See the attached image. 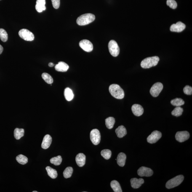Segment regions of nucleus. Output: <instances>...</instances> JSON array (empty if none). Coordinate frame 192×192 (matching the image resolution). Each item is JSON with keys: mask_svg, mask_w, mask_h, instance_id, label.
<instances>
[{"mask_svg": "<svg viewBox=\"0 0 192 192\" xmlns=\"http://www.w3.org/2000/svg\"><path fill=\"white\" fill-rule=\"evenodd\" d=\"M86 156L84 154L79 153L77 155L76 161L77 165L79 167H82L86 163Z\"/></svg>", "mask_w": 192, "mask_h": 192, "instance_id": "dca6fc26", "label": "nucleus"}, {"mask_svg": "<svg viewBox=\"0 0 192 192\" xmlns=\"http://www.w3.org/2000/svg\"><path fill=\"white\" fill-rule=\"evenodd\" d=\"M46 170L47 172L48 175L51 178L54 179L57 177V173L55 169H53L50 166H48L46 168Z\"/></svg>", "mask_w": 192, "mask_h": 192, "instance_id": "b1692460", "label": "nucleus"}, {"mask_svg": "<svg viewBox=\"0 0 192 192\" xmlns=\"http://www.w3.org/2000/svg\"><path fill=\"white\" fill-rule=\"evenodd\" d=\"M45 0H37L35 9L38 12L41 13L46 9Z\"/></svg>", "mask_w": 192, "mask_h": 192, "instance_id": "a211bd4d", "label": "nucleus"}, {"mask_svg": "<svg viewBox=\"0 0 192 192\" xmlns=\"http://www.w3.org/2000/svg\"><path fill=\"white\" fill-rule=\"evenodd\" d=\"M73 173V169L71 167H68L66 168L64 171L63 174L64 177L65 178H70L71 177Z\"/></svg>", "mask_w": 192, "mask_h": 192, "instance_id": "7c9ffc66", "label": "nucleus"}, {"mask_svg": "<svg viewBox=\"0 0 192 192\" xmlns=\"http://www.w3.org/2000/svg\"><path fill=\"white\" fill-rule=\"evenodd\" d=\"M109 51L110 54L113 57H117L120 53V48L117 43L113 40H111L108 44Z\"/></svg>", "mask_w": 192, "mask_h": 192, "instance_id": "39448f33", "label": "nucleus"}, {"mask_svg": "<svg viewBox=\"0 0 192 192\" xmlns=\"http://www.w3.org/2000/svg\"><path fill=\"white\" fill-rule=\"evenodd\" d=\"M50 161L51 163L53 164L54 165H60L62 161V157L60 156L54 157L51 159Z\"/></svg>", "mask_w": 192, "mask_h": 192, "instance_id": "c756f323", "label": "nucleus"}, {"mask_svg": "<svg viewBox=\"0 0 192 192\" xmlns=\"http://www.w3.org/2000/svg\"><path fill=\"white\" fill-rule=\"evenodd\" d=\"M0 39L3 42H6L8 40V33L6 30L0 28Z\"/></svg>", "mask_w": 192, "mask_h": 192, "instance_id": "2f4dec72", "label": "nucleus"}, {"mask_svg": "<svg viewBox=\"0 0 192 192\" xmlns=\"http://www.w3.org/2000/svg\"><path fill=\"white\" fill-rule=\"evenodd\" d=\"M64 95L65 99L68 101H70L72 100L74 96L72 91L69 88H67L65 89Z\"/></svg>", "mask_w": 192, "mask_h": 192, "instance_id": "4be33fe9", "label": "nucleus"}, {"mask_svg": "<svg viewBox=\"0 0 192 192\" xmlns=\"http://www.w3.org/2000/svg\"><path fill=\"white\" fill-rule=\"evenodd\" d=\"M159 61L158 56H153L144 59L141 62V66L143 68H150L152 67L156 66Z\"/></svg>", "mask_w": 192, "mask_h": 192, "instance_id": "7ed1b4c3", "label": "nucleus"}, {"mask_svg": "<svg viewBox=\"0 0 192 192\" xmlns=\"http://www.w3.org/2000/svg\"><path fill=\"white\" fill-rule=\"evenodd\" d=\"M115 132L117 136L119 138H122L125 136L127 134V131L124 126H119L115 130Z\"/></svg>", "mask_w": 192, "mask_h": 192, "instance_id": "aec40b11", "label": "nucleus"}, {"mask_svg": "<svg viewBox=\"0 0 192 192\" xmlns=\"http://www.w3.org/2000/svg\"><path fill=\"white\" fill-rule=\"evenodd\" d=\"M79 45L80 47L86 52H90L93 49L92 43L88 40H82L80 42Z\"/></svg>", "mask_w": 192, "mask_h": 192, "instance_id": "9d476101", "label": "nucleus"}, {"mask_svg": "<svg viewBox=\"0 0 192 192\" xmlns=\"http://www.w3.org/2000/svg\"><path fill=\"white\" fill-rule=\"evenodd\" d=\"M33 192H38V191H33Z\"/></svg>", "mask_w": 192, "mask_h": 192, "instance_id": "ea45409f", "label": "nucleus"}, {"mask_svg": "<svg viewBox=\"0 0 192 192\" xmlns=\"http://www.w3.org/2000/svg\"><path fill=\"white\" fill-rule=\"evenodd\" d=\"M131 186L134 189H138L144 183V180L143 179H138L136 178H132L130 180Z\"/></svg>", "mask_w": 192, "mask_h": 192, "instance_id": "f3484780", "label": "nucleus"}, {"mask_svg": "<svg viewBox=\"0 0 192 192\" xmlns=\"http://www.w3.org/2000/svg\"><path fill=\"white\" fill-rule=\"evenodd\" d=\"M3 51V48L2 47V46L1 45H0V54H2Z\"/></svg>", "mask_w": 192, "mask_h": 192, "instance_id": "4c0bfd02", "label": "nucleus"}, {"mask_svg": "<svg viewBox=\"0 0 192 192\" xmlns=\"http://www.w3.org/2000/svg\"><path fill=\"white\" fill-rule=\"evenodd\" d=\"M190 137V134L187 131H179L175 134V138L177 141L183 142L188 140Z\"/></svg>", "mask_w": 192, "mask_h": 192, "instance_id": "9b49d317", "label": "nucleus"}, {"mask_svg": "<svg viewBox=\"0 0 192 192\" xmlns=\"http://www.w3.org/2000/svg\"><path fill=\"white\" fill-rule=\"evenodd\" d=\"M109 91L111 95L115 98L121 99L124 98V91L118 85H111L109 88Z\"/></svg>", "mask_w": 192, "mask_h": 192, "instance_id": "f257e3e1", "label": "nucleus"}, {"mask_svg": "<svg viewBox=\"0 0 192 192\" xmlns=\"http://www.w3.org/2000/svg\"><path fill=\"white\" fill-rule=\"evenodd\" d=\"M184 179V177L182 175L176 176L170 180L168 181L166 184V187L168 189H170L178 186L181 184Z\"/></svg>", "mask_w": 192, "mask_h": 192, "instance_id": "20e7f679", "label": "nucleus"}, {"mask_svg": "<svg viewBox=\"0 0 192 192\" xmlns=\"http://www.w3.org/2000/svg\"><path fill=\"white\" fill-rule=\"evenodd\" d=\"M131 109L133 114L136 116H140L143 114V108L140 105L135 104L133 105Z\"/></svg>", "mask_w": 192, "mask_h": 192, "instance_id": "4468645a", "label": "nucleus"}, {"mask_svg": "<svg viewBox=\"0 0 192 192\" xmlns=\"http://www.w3.org/2000/svg\"><path fill=\"white\" fill-rule=\"evenodd\" d=\"M126 159V156L125 153H120L118 154L116 159L118 166L121 167L124 166L125 164Z\"/></svg>", "mask_w": 192, "mask_h": 192, "instance_id": "412c9836", "label": "nucleus"}, {"mask_svg": "<svg viewBox=\"0 0 192 192\" xmlns=\"http://www.w3.org/2000/svg\"><path fill=\"white\" fill-rule=\"evenodd\" d=\"M171 104L174 106H180L183 105L185 103V102L181 98H177L171 101Z\"/></svg>", "mask_w": 192, "mask_h": 192, "instance_id": "cd10ccee", "label": "nucleus"}, {"mask_svg": "<svg viewBox=\"0 0 192 192\" xmlns=\"http://www.w3.org/2000/svg\"><path fill=\"white\" fill-rule=\"evenodd\" d=\"M184 93L186 95H191L192 94V88L191 86H186L183 89Z\"/></svg>", "mask_w": 192, "mask_h": 192, "instance_id": "c9c22d12", "label": "nucleus"}, {"mask_svg": "<svg viewBox=\"0 0 192 192\" xmlns=\"http://www.w3.org/2000/svg\"><path fill=\"white\" fill-rule=\"evenodd\" d=\"M137 173L141 177H150L153 175V172L150 168L142 166L138 170Z\"/></svg>", "mask_w": 192, "mask_h": 192, "instance_id": "f8f14e48", "label": "nucleus"}, {"mask_svg": "<svg viewBox=\"0 0 192 192\" xmlns=\"http://www.w3.org/2000/svg\"><path fill=\"white\" fill-rule=\"evenodd\" d=\"M17 161L20 164L22 165L26 164L28 162V158L22 154H20L16 158Z\"/></svg>", "mask_w": 192, "mask_h": 192, "instance_id": "bb28decb", "label": "nucleus"}, {"mask_svg": "<svg viewBox=\"0 0 192 192\" xmlns=\"http://www.w3.org/2000/svg\"><path fill=\"white\" fill-rule=\"evenodd\" d=\"M183 109L180 106H177L172 112V114L174 116L178 117L182 114Z\"/></svg>", "mask_w": 192, "mask_h": 192, "instance_id": "72a5a7b5", "label": "nucleus"}, {"mask_svg": "<svg viewBox=\"0 0 192 192\" xmlns=\"http://www.w3.org/2000/svg\"><path fill=\"white\" fill-rule=\"evenodd\" d=\"M186 28V25L184 24L182 22H179L176 24H173L170 28V30L172 32L180 33L183 31Z\"/></svg>", "mask_w": 192, "mask_h": 192, "instance_id": "ddd939ff", "label": "nucleus"}, {"mask_svg": "<svg viewBox=\"0 0 192 192\" xmlns=\"http://www.w3.org/2000/svg\"><path fill=\"white\" fill-rule=\"evenodd\" d=\"M69 67L68 65L63 62H60L55 65V69L58 72H65L68 70Z\"/></svg>", "mask_w": 192, "mask_h": 192, "instance_id": "6ab92c4d", "label": "nucleus"}, {"mask_svg": "<svg viewBox=\"0 0 192 192\" xmlns=\"http://www.w3.org/2000/svg\"><path fill=\"white\" fill-rule=\"evenodd\" d=\"M19 36L26 41H32L34 39L33 33L26 29H22L19 32Z\"/></svg>", "mask_w": 192, "mask_h": 192, "instance_id": "423d86ee", "label": "nucleus"}, {"mask_svg": "<svg viewBox=\"0 0 192 192\" xmlns=\"http://www.w3.org/2000/svg\"><path fill=\"white\" fill-rule=\"evenodd\" d=\"M101 154L104 159L108 160L111 158V150L108 149L104 150L101 152Z\"/></svg>", "mask_w": 192, "mask_h": 192, "instance_id": "473e14b6", "label": "nucleus"}, {"mask_svg": "<svg viewBox=\"0 0 192 192\" xmlns=\"http://www.w3.org/2000/svg\"><path fill=\"white\" fill-rule=\"evenodd\" d=\"M52 142V138L49 134L45 136L41 144V147L44 149H47L50 147Z\"/></svg>", "mask_w": 192, "mask_h": 192, "instance_id": "2eb2a0df", "label": "nucleus"}, {"mask_svg": "<svg viewBox=\"0 0 192 192\" xmlns=\"http://www.w3.org/2000/svg\"><path fill=\"white\" fill-rule=\"evenodd\" d=\"M95 19V16L94 14L91 13L84 14L78 17L77 20V23L80 26L86 25L93 22Z\"/></svg>", "mask_w": 192, "mask_h": 192, "instance_id": "f03ea898", "label": "nucleus"}, {"mask_svg": "<svg viewBox=\"0 0 192 192\" xmlns=\"http://www.w3.org/2000/svg\"><path fill=\"white\" fill-rule=\"evenodd\" d=\"M51 1H52L53 6L54 8L58 9L60 6V0H51Z\"/></svg>", "mask_w": 192, "mask_h": 192, "instance_id": "e433bc0d", "label": "nucleus"}, {"mask_svg": "<svg viewBox=\"0 0 192 192\" xmlns=\"http://www.w3.org/2000/svg\"><path fill=\"white\" fill-rule=\"evenodd\" d=\"M90 139L92 143L95 145H98L101 140V134L98 129H93L90 133Z\"/></svg>", "mask_w": 192, "mask_h": 192, "instance_id": "0eeeda50", "label": "nucleus"}, {"mask_svg": "<svg viewBox=\"0 0 192 192\" xmlns=\"http://www.w3.org/2000/svg\"><path fill=\"white\" fill-rule=\"evenodd\" d=\"M162 136L161 132L158 131H154L152 132L147 138V142L150 143H156L161 138Z\"/></svg>", "mask_w": 192, "mask_h": 192, "instance_id": "1a4fd4ad", "label": "nucleus"}, {"mask_svg": "<svg viewBox=\"0 0 192 192\" xmlns=\"http://www.w3.org/2000/svg\"><path fill=\"white\" fill-rule=\"evenodd\" d=\"M115 120L114 118L110 117L105 119V125L109 129H111L114 126Z\"/></svg>", "mask_w": 192, "mask_h": 192, "instance_id": "a878e982", "label": "nucleus"}, {"mask_svg": "<svg viewBox=\"0 0 192 192\" xmlns=\"http://www.w3.org/2000/svg\"><path fill=\"white\" fill-rule=\"evenodd\" d=\"M49 67H52L54 66V64L53 63H52V62H51V63H49Z\"/></svg>", "mask_w": 192, "mask_h": 192, "instance_id": "58836bf2", "label": "nucleus"}, {"mask_svg": "<svg viewBox=\"0 0 192 192\" xmlns=\"http://www.w3.org/2000/svg\"><path fill=\"white\" fill-rule=\"evenodd\" d=\"M166 4L173 9H175L177 7V3L175 0H167Z\"/></svg>", "mask_w": 192, "mask_h": 192, "instance_id": "f704fd0d", "label": "nucleus"}, {"mask_svg": "<svg viewBox=\"0 0 192 192\" xmlns=\"http://www.w3.org/2000/svg\"><path fill=\"white\" fill-rule=\"evenodd\" d=\"M163 88V86L162 83L160 82L155 83L150 89V94L154 97H157L162 90Z\"/></svg>", "mask_w": 192, "mask_h": 192, "instance_id": "6e6552de", "label": "nucleus"}, {"mask_svg": "<svg viewBox=\"0 0 192 192\" xmlns=\"http://www.w3.org/2000/svg\"><path fill=\"white\" fill-rule=\"evenodd\" d=\"M24 135V129H19L16 128L14 131V136L16 140H18Z\"/></svg>", "mask_w": 192, "mask_h": 192, "instance_id": "393cba45", "label": "nucleus"}, {"mask_svg": "<svg viewBox=\"0 0 192 192\" xmlns=\"http://www.w3.org/2000/svg\"><path fill=\"white\" fill-rule=\"evenodd\" d=\"M42 78L46 83L49 84H51L53 83V79L52 77L49 74L44 73L42 75Z\"/></svg>", "mask_w": 192, "mask_h": 192, "instance_id": "c85d7f7f", "label": "nucleus"}, {"mask_svg": "<svg viewBox=\"0 0 192 192\" xmlns=\"http://www.w3.org/2000/svg\"><path fill=\"white\" fill-rule=\"evenodd\" d=\"M111 188L113 189V191L115 192H122L120 185L119 182L116 180L112 181L110 184Z\"/></svg>", "mask_w": 192, "mask_h": 192, "instance_id": "5701e85b", "label": "nucleus"}]
</instances>
